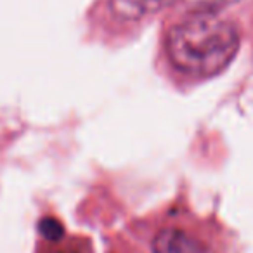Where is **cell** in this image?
<instances>
[{"mask_svg": "<svg viewBox=\"0 0 253 253\" xmlns=\"http://www.w3.org/2000/svg\"><path fill=\"white\" fill-rule=\"evenodd\" d=\"M241 45L239 30L213 11H196L167 33L170 63L191 77H213L224 71Z\"/></svg>", "mask_w": 253, "mask_h": 253, "instance_id": "cell-1", "label": "cell"}, {"mask_svg": "<svg viewBox=\"0 0 253 253\" xmlns=\"http://www.w3.org/2000/svg\"><path fill=\"white\" fill-rule=\"evenodd\" d=\"M153 253H213L203 241L182 229H163L151 243Z\"/></svg>", "mask_w": 253, "mask_h": 253, "instance_id": "cell-2", "label": "cell"}, {"mask_svg": "<svg viewBox=\"0 0 253 253\" xmlns=\"http://www.w3.org/2000/svg\"><path fill=\"white\" fill-rule=\"evenodd\" d=\"M177 0H109V12L123 23H135L149 16L160 14Z\"/></svg>", "mask_w": 253, "mask_h": 253, "instance_id": "cell-3", "label": "cell"}, {"mask_svg": "<svg viewBox=\"0 0 253 253\" xmlns=\"http://www.w3.org/2000/svg\"><path fill=\"white\" fill-rule=\"evenodd\" d=\"M40 232L43 234V238L50 239V241H57V239L63 236V225L56 220V218H50V217H45L39 225Z\"/></svg>", "mask_w": 253, "mask_h": 253, "instance_id": "cell-4", "label": "cell"}, {"mask_svg": "<svg viewBox=\"0 0 253 253\" xmlns=\"http://www.w3.org/2000/svg\"><path fill=\"white\" fill-rule=\"evenodd\" d=\"M198 4L201 5V11H213L215 7H220V5H229L236 0H196Z\"/></svg>", "mask_w": 253, "mask_h": 253, "instance_id": "cell-5", "label": "cell"}]
</instances>
